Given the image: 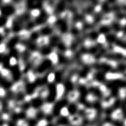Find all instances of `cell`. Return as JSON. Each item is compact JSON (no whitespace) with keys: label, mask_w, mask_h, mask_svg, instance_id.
<instances>
[{"label":"cell","mask_w":126,"mask_h":126,"mask_svg":"<svg viewBox=\"0 0 126 126\" xmlns=\"http://www.w3.org/2000/svg\"><path fill=\"white\" fill-rule=\"evenodd\" d=\"M87 125H97L100 121V109L97 106H86L81 112Z\"/></svg>","instance_id":"6da1fadb"},{"label":"cell","mask_w":126,"mask_h":126,"mask_svg":"<svg viewBox=\"0 0 126 126\" xmlns=\"http://www.w3.org/2000/svg\"><path fill=\"white\" fill-rule=\"evenodd\" d=\"M68 119L69 122L72 126H86L87 125L81 113L70 114Z\"/></svg>","instance_id":"7a4b0ae2"},{"label":"cell","mask_w":126,"mask_h":126,"mask_svg":"<svg viewBox=\"0 0 126 126\" xmlns=\"http://www.w3.org/2000/svg\"><path fill=\"white\" fill-rule=\"evenodd\" d=\"M92 66L96 69L102 70L104 72H108L112 69L110 65L105 63H94L92 64Z\"/></svg>","instance_id":"3957f363"},{"label":"cell","mask_w":126,"mask_h":126,"mask_svg":"<svg viewBox=\"0 0 126 126\" xmlns=\"http://www.w3.org/2000/svg\"><path fill=\"white\" fill-rule=\"evenodd\" d=\"M104 57L109 60H123L124 56L121 53H109L105 55Z\"/></svg>","instance_id":"277c9868"},{"label":"cell","mask_w":126,"mask_h":126,"mask_svg":"<svg viewBox=\"0 0 126 126\" xmlns=\"http://www.w3.org/2000/svg\"><path fill=\"white\" fill-rule=\"evenodd\" d=\"M54 105L52 103H45L43 104L41 110L44 114H49L53 110Z\"/></svg>","instance_id":"5b68a950"},{"label":"cell","mask_w":126,"mask_h":126,"mask_svg":"<svg viewBox=\"0 0 126 126\" xmlns=\"http://www.w3.org/2000/svg\"><path fill=\"white\" fill-rule=\"evenodd\" d=\"M96 125L97 126H120L119 125L111 121L108 118L107 119L101 120Z\"/></svg>","instance_id":"8992f818"},{"label":"cell","mask_w":126,"mask_h":126,"mask_svg":"<svg viewBox=\"0 0 126 126\" xmlns=\"http://www.w3.org/2000/svg\"><path fill=\"white\" fill-rule=\"evenodd\" d=\"M113 9L117 18L120 20L124 18V15L118 4L117 3H114L113 5Z\"/></svg>","instance_id":"52a82bcc"},{"label":"cell","mask_w":126,"mask_h":126,"mask_svg":"<svg viewBox=\"0 0 126 126\" xmlns=\"http://www.w3.org/2000/svg\"><path fill=\"white\" fill-rule=\"evenodd\" d=\"M109 83L117 87H126V81L121 79H114L111 80Z\"/></svg>","instance_id":"ba28073f"},{"label":"cell","mask_w":126,"mask_h":126,"mask_svg":"<svg viewBox=\"0 0 126 126\" xmlns=\"http://www.w3.org/2000/svg\"><path fill=\"white\" fill-rule=\"evenodd\" d=\"M57 26L58 27H60V29L62 32H66L67 30V25L65 21L63 19L58 20V22H57Z\"/></svg>","instance_id":"9c48e42d"},{"label":"cell","mask_w":126,"mask_h":126,"mask_svg":"<svg viewBox=\"0 0 126 126\" xmlns=\"http://www.w3.org/2000/svg\"><path fill=\"white\" fill-rule=\"evenodd\" d=\"M37 114V110L33 107L29 108L27 110L26 112V115L28 118H35Z\"/></svg>","instance_id":"30bf717a"},{"label":"cell","mask_w":126,"mask_h":126,"mask_svg":"<svg viewBox=\"0 0 126 126\" xmlns=\"http://www.w3.org/2000/svg\"><path fill=\"white\" fill-rule=\"evenodd\" d=\"M90 71V67L88 65H85L83 68L82 70L80 71L79 75L82 78H85L89 73Z\"/></svg>","instance_id":"8fae6325"},{"label":"cell","mask_w":126,"mask_h":126,"mask_svg":"<svg viewBox=\"0 0 126 126\" xmlns=\"http://www.w3.org/2000/svg\"><path fill=\"white\" fill-rule=\"evenodd\" d=\"M95 78L99 82H103L105 80V76L102 72H98L95 74Z\"/></svg>","instance_id":"7c38bea8"},{"label":"cell","mask_w":126,"mask_h":126,"mask_svg":"<svg viewBox=\"0 0 126 126\" xmlns=\"http://www.w3.org/2000/svg\"><path fill=\"white\" fill-rule=\"evenodd\" d=\"M60 114L63 117H67L70 115L69 110L66 107H63L60 110Z\"/></svg>","instance_id":"4fadbf2b"},{"label":"cell","mask_w":126,"mask_h":126,"mask_svg":"<svg viewBox=\"0 0 126 126\" xmlns=\"http://www.w3.org/2000/svg\"><path fill=\"white\" fill-rule=\"evenodd\" d=\"M111 28L107 26H102L99 29V32L102 34H107L110 31Z\"/></svg>","instance_id":"5bb4252c"},{"label":"cell","mask_w":126,"mask_h":126,"mask_svg":"<svg viewBox=\"0 0 126 126\" xmlns=\"http://www.w3.org/2000/svg\"><path fill=\"white\" fill-rule=\"evenodd\" d=\"M102 19V16L100 13H98L95 15L94 17V22L95 25L99 24V22H101Z\"/></svg>","instance_id":"9a60e30c"},{"label":"cell","mask_w":126,"mask_h":126,"mask_svg":"<svg viewBox=\"0 0 126 126\" xmlns=\"http://www.w3.org/2000/svg\"><path fill=\"white\" fill-rule=\"evenodd\" d=\"M106 40L107 41L110 43H114L116 41L117 38L116 36L112 34H109L105 36Z\"/></svg>","instance_id":"2e32d148"},{"label":"cell","mask_w":126,"mask_h":126,"mask_svg":"<svg viewBox=\"0 0 126 126\" xmlns=\"http://www.w3.org/2000/svg\"><path fill=\"white\" fill-rule=\"evenodd\" d=\"M102 9L103 12L106 14H109L110 12V9L109 5L106 2H104L102 4Z\"/></svg>","instance_id":"e0dca14e"},{"label":"cell","mask_w":126,"mask_h":126,"mask_svg":"<svg viewBox=\"0 0 126 126\" xmlns=\"http://www.w3.org/2000/svg\"><path fill=\"white\" fill-rule=\"evenodd\" d=\"M112 27L113 29L114 30L117 32H119L121 31V27L120 26V24L117 22H114V21L111 24Z\"/></svg>","instance_id":"ac0fdd59"},{"label":"cell","mask_w":126,"mask_h":126,"mask_svg":"<svg viewBox=\"0 0 126 126\" xmlns=\"http://www.w3.org/2000/svg\"><path fill=\"white\" fill-rule=\"evenodd\" d=\"M99 35L98 33L95 32V31H92L90 33H89V37L91 39L94 41H95L98 39L99 38Z\"/></svg>","instance_id":"d6986e66"},{"label":"cell","mask_w":126,"mask_h":126,"mask_svg":"<svg viewBox=\"0 0 126 126\" xmlns=\"http://www.w3.org/2000/svg\"><path fill=\"white\" fill-rule=\"evenodd\" d=\"M17 126H28V124L24 120H19L17 123Z\"/></svg>","instance_id":"ffe728a7"},{"label":"cell","mask_w":126,"mask_h":126,"mask_svg":"<svg viewBox=\"0 0 126 126\" xmlns=\"http://www.w3.org/2000/svg\"><path fill=\"white\" fill-rule=\"evenodd\" d=\"M48 124V121L46 120H41L38 122L36 126H47Z\"/></svg>","instance_id":"44dd1931"},{"label":"cell","mask_w":126,"mask_h":126,"mask_svg":"<svg viewBox=\"0 0 126 126\" xmlns=\"http://www.w3.org/2000/svg\"><path fill=\"white\" fill-rule=\"evenodd\" d=\"M71 32L73 35L75 37L78 36L79 32L78 29H77V27H73L72 28Z\"/></svg>","instance_id":"7402d4cb"},{"label":"cell","mask_w":126,"mask_h":126,"mask_svg":"<svg viewBox=\"0 0 126 126\" xmlns=\"http://www.w3.org/2000/svg\"><path fill=\"white\" fill-rule=\"evenodd\" d=\"M94 10V7L91 4H89L88 7H87V9H86V12L87 14H92L93 11Z\"/></svg>","instance_id":"603a6c76"},{"label":"cell","mask_w":126,"mask_h":126,"mask_svg":"<svg viewBox=\"0 0 126 126\" xmlns=\"http://www.w3.org/2000/svg\"><path fill=\"white\" fill-rule=\"evenodd\" d=\"M118 70L120 71H124L126 70V65L124 64H120L118 65Z\"/></svg>","instance_id":"cb8c5ba5"},{"label":"cell","mask_w":126,"mask_h":126,"mask_svg":"<svg viewBox=\"0 0 126 126\" xmlns=\"http://www.w3.org/2000/svg\"><path fill=\"white\" fill-rule=\"evenodd\" d=\"M122 108H123L124 111L125 112V114L126 116V99L125 100L124 103H123V105L122 106Z\"/></svg>","instance_id":"d4e9b609"},{"label":"cell","mask_w":126,"mask_h":126,"mask_svg":"<svg viewBox=\"0 0 126 126\" xmlns=\"http://www.w3.org/2000/svg\"><path fill=\"white\" fill-rule=\"evenodd\" d=\"M5 95V92L3 89H0V96L3 97Z\"/></svg>","instance_id":"484cf974"},{"label":"cell","mask_w":126,"mask_h":126,"mask_svg":"<svg viewBox=\"0 0 126 126\" xmlns=\"http://www.w3.org/2000/svg\"><path fill=\"white\" fill-rule=\"evenodd\" d=\"M124 34H126V26H125L124 29Z\"/></svg>","instance_id":"4316f807"},{"label":"cell","mask_w":126,"mask_h":126,"mask_svg":"<svg viewBox=\"0 0 126 126\" xmlns=\"http://www.w3.org/2000/svg\"><path fill=\"white\" fill-rule=\"evenodd\" d=\"M2 104L1 102H0V110L2 109Z\"/></svg>","instance_id":"83f0119b"},{"label":"cell","mask_w":126,"mask_h":126,"mask_svg":"<svg viewBox=\"0 0 126 126\" xmlns=\"http://www.w3.org/2000/svg\"><path fill=\"white\" fill-rule=\"evenodd\" d=\"M59 126H67V125H59Z\"/></svg>","instance_id":"f1b7e54d"}]
</instances>
